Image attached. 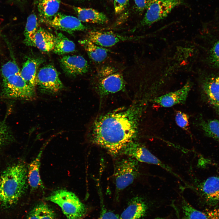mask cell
Here are the masks:
<instances>
[{
	"instance_id": "32",
	"label": "cell",
	"mask_w": 219,
	"mask_h": 219,
	"mask_svg": "<svg viewBox=\"0 0 219 219\" xmlns=\"http://www.w3.org/2000/svg\"><path fill=\"white\" fill-rule=\"evenodd\" d=\"M129 0H114V7L116 14L121 13L125 9Z\"/></svg>"
},
{
	"instance_id": "26",
	"label": "cell",
	"mask_w": 219,
	"mask_h": 219,
	"mask_svg": "<svg viewBox=\"0 0 219 219\" xmlns=\"http://www.w3.org/2000/svg\"><path fill=\"white\" fill-rule=\"evenodd\" d=\"M199 125L206 135L219 142V120H202Z\"/></svg>"
},
{
	"instance_id": "29",
	"label": "cell",
	"mask_w": 219,
	"mask_h": 219,
	"mask_svg": "<svg viewBox=\"0 0 219 219\" xmlns=\"http://www.w3.org/2000/svg\"><path fill=\"white\" fill-rule=\"evenodd\" d=\"M189 116L187 114L180 111L176 112L175 120L177 126L181 128L187 130L189 126Z\"/></svg>"
},
{
	"instance_id": "24",
	"label": "cell",
	"mask_w": 219,
	"mask_h": 219,
	"mask_svg": "<svg viewBox=\"0 0 219 219\" xmlns=\"http://www.w3.org/2000/svg\"><path fill=\"white\" fill-rule=\"evenodd\" d=\"M75 45L61 33H57L53 51L58 54L71 52L75 50Z\"/></svg>"
},
{
	"instance_id": "34",
	"label": "cell",
	"mask_w": 219,
	"mask_h": 219,
	"mask_svg": "<svg viewBox=\"0 0 219 219\" xmlns=\"http://www.w3.org/2000/svg\"><path fill=\"white\" fill-rule=\"evenodd\" d=\"M40 204L34 207L29 213L27 219H40Z\"/></svg>"
},
{
	"instance_id": "3",
	"label": "cell",
	"mask_w": 219,
	"mask_h": 219,
	"mask_svg": "<svg viewBox=\"0 0 219 219\" xmlns=\"http://www.w3.org/2000/svg\"><path fill=\"white\" fill-rule=\"evenodd\" d=\"M3 96L7 98L29 99L35 95L34 89L26 82L21 71L14 60H10L2 66Z\"/></svg>"
},
{
	"instance_id": "19",
	"label": "cell",
	"mask_w": 219,
	"mask_h": 219,
	"mask_svg": "<svg viewBox=\"0 0 219 219\" xmlns=\"http://www.w3.org/2000/svg\"><path fill=\"white\" fill-rule=\"evenodd\" d=\"M74 10L78 18L81 22L98 24L107 23L109 21L103 13L92 8L74 7Z\"/></svg>"
},
{
	"instance_id": "7",
	"label": "cell",
	"mask_w": 219,
	"mask_h": 219,
	"mask_svg": "<svg viewBox=\"0 0 219 219\" xmlns=\"http://www.w3.org/2000/svg\"><path fill=\"white\" fill-rule=\"evenodd\" d=\"M183 0H158L147 9L141 21V27L149 26L166 17L176 7L183 3Z\"/></svg>"
},
{
	"instance_id": "13",
	"label": "cell",
	"mask_w": 219,
	"mask_h": 219,
	"mask_svg": "<svg viewBox=\"0 0 219 219\" xmlns=\"http://www.w3.org/2000/svg\"><path fill=\"white\" fill-rule=\"evenodd\" d=\"M201 87L205 99L219 115V75L206 77L201 82Z\"/></svg>"
},
{
	"instance_id": "30",
	"label": "cell",
	"mask_w": 219,
	"mask_h": 219,
	"mask_svg": "<svg viewBox=\"0 0 219 219\" xmlns=\"http://www.w3.org/2000/svg\"><path fill=\"white\" fill-rule=\"evenodd\" d=\"M40 219H56V214L54 210L46 204L40 203Z\"/></svg>"
},
{
	"instance_id": "18",
	"label": "cell",
	"mask_w": 219,
	"mask_h": 219,
	"mask_svg": "<svg viewBox=\"0 0 219 219\" xmlns=\"http://www.w3.org/2000/svg\"><path fill=\"white\" fill-rule=\"evenodd\" d=\"M147 210V205L143 199L134 197L121 214L120 219H139L145 214Z\"/></svg>"
},
{
	"instance_id": "9",
	"label": "cell",
	"mask_w": 219,
	"mask_h": 219,
	"mask_svg": "<svg viewBox=\"0 0 219 219\" xmlns=\"http://www.w3.org/2000/svg\"><path fill=\"white\" fill-rule=\"evenodd\" d=\"M36 80L37 85L44 92L56 93L63 87L57 70L50 64L46 65L40 69L37 73Z\"/></svg>"
},
{
	"instance_id": "17",
	"label": "cell",
	"mask_w": 219,
	"mask_h": 219,
	"mask_svg": "<svg viewBox=\"0 0 219 219\" xmlns=\"http://www.w3.org/2000/svg\"><path fill=\"white\" fill-rule=\"evenodd\" d=\"M43 61L40 58H29L23 65L21 76L27 84L33 89L37 85L38 69Z\"/></svg>"
},
{
	"instance_id": "22",
	"label": "cell",
	"mask_w": 219,
	"mask_h": 219,
	"mask_svg": "<svg viewBox=\"0 0 219 219\" xmlns=\"http://www.w3.org/2000/svg\"><path fill=\"white\" fill-rule=\"evenodd\" d=\"M86 51L89 58L94 62L100 63L107 57L109 50L85 38L79 41Z\"/></svg>"
},
{
	"instance_id": "28",
	"label": "cell",
	"mask_w": 219,
	"mask_h": 219,
	"mask_svg": "<svg viewBox=\"0 0 219 219\" xmlns=\"http://www.w3.org/2000/svg\"><path fill=\"white\" fill-rule=\"evenodd\" d=\"M12 134L7 124L5 122L0 121V149L10 141Z\"/></svg>"
},
{
	"instance_id": "5",
	"label": "cell",
	"mask_w": 219,
	"mask_h": 219,
	"mask_svg": "<svg viewBox=\"0 0 219 219\" xmlns=\"http://www.w3.org/2000/svg\"><path fill=\"white\" fill-rule=\"evenodd\" d=\"M96 87L100 96L103 97L123 89L124 80L122 73L110 66L101 68L96 75Z\"/></svg>"
},
{
	"instance_id": "33",
	"label": "cell",
	"mask_w": 219,
	"mask_h": 219,
	"mask_svg": "<svg viewBox=\"0 0 219 219\" xmlns=\"http://www.w3.org/2000/svg\"><path fill=\"white\" fill-rule=\"evenodd\" d=\"M99 219H120V217L117 214L103 207Z\"/></svg>"
},
{
	"instance_id": "6",
	"label": "cell",
	"mask_w": 219,
	"mask_h": 219,
	"mask_svg": "<svg viewBox=\"0 0 219 219\" xmlns=\"http://www.w3.org/2000/svg\"><path fill=\"white\" fill-rule=\"evenodd\" d=\"M138 161L129 157L117 161L115 165L114 177L116 189L121 191L131 184L139 173Z\"/></svg>"
},
{
	"instance_id": "12",
	"label": "cell",
	"mask_w": 219,
	"mask_h": 219,
	"mask_svg": "<svg viewBox=\"0 0 219 219\" xmlns=\"http://www.w3.org/2000/svg\"><path fill=\"white\" fill-rule=\"evenodd\" d=\"M85 39L103 47H112L121 42L132 40L133 36H124L112 32L92 30L87 34Z\"/></svg>"
},
{
	"instance_id": "23",
	"label": "cell",
	"mask_w": 219,
	"mask_h": 219,
	"mask_svg": "<svg viewBox=\"0 0 219 219\" xmlns=\"http://www.w3.org/2000/svg\"><path fill=\"white\" fill-rule=\"evenodd\" d=\"M61 0H37L39 15L43 22L52 19L57 12Z\"/></svg>"
},
{
	"instance_id": "27",
	"label": "cell",
	"mask_w": 219,
	"mask_h": 219,
	"mask_svg": "<svg viewBox=\"0 0 219 219\" xmlns=\"http://www.w3.org/2000/svg\"><path fill=\"white\" fill-rule=\"evenodd\" d=\"M209 51L208 60L210 64L219 69V40L214 43Z\"/></svg>"
},
{
	"instance_id": "21",
	"label": "cell",
	"mask_w": 219,
	"mask_h": 219,
	"mask_svg": "<svg viewBox=\"0 0 219 219\" xmlns=\"http://www.w3.org/2000/svg\"><path fill=\"white\" fill-rule=\"evenodd\" d=\"M55 36L52 33L42 28H38L34 37V46L40 50L49 52L53 50Z\"/></svg>"
},
{
	"instance_id": "14",
	"label": "cell",
	"mask_w": 219,
	"mask_h": 219,
	"mask_svg": "<svg viewBox=\"0 0 219 219\" xmlns=\"http://www.w3.org/2000/svg\"><path fill=\"white\" fill-rule=\"evenodd\" d=\"M61 67L67 75L72 77L87 73L89 66L87 61L80 55H66L60 59Z\"/></svg>"
},
{
	"instance_id": "16",
	"label": "cell",
	"mask_w": 219,
	"mask_h": 219,
	"mask_svg": "<svg viewBox=\"0 0 219 219\" xmlns=\"http://www.w3.org/2000/svg\"><path fill=\"white\" fill-rule=\"evenodd\" d=\"M46 146L41 149L37 156L30 163L28 170V182L32 191L44 188L40 174V160L43 150Z\"/></svg>"
},
{
	"instance_id": "4",
	"label": "cell",
	"mask_w": 219,
	"mask_h": 219,
	"mask_svg": "<svg viewBox=\"0 0 219 219\" xmlns=\"http://www.w3.org/2000/svg\"><path fill=\"white\" fill-rule=\"evenodd\" d=\"M45 199L57 205L67 219H83L87 212V207L77 196L66 189L54 191Z\"/></svg>"
},
{
	"instance_id": "1",
	"label": "cell",
	"mask_w": 219,
	"mask_h": 219,
	"mask_svg": "<svg viewBox=\"0 0 219 219\" xmlns=\"http://www.w3.org/2000/svg\"><path fill=\"white\" fill-rule=\"evenodd\" d=\"M143 102L103 115L94 122L90 132L93 143L116 155L134 141L139 120L144 110Z\"/></svg>"
},
{
	"instance_id": "15",
	"label": "cell",
	"mask_w": 219,
	"mask_h": 219,
	"mask_svg": "<svg viewBox=\"0 0 219 219\" xmlns=\"http://www.w3.org/2000/svg\"><path fill=\"white\" fill-rule=\"evenodd\" d=\"M198 187L207 204L214 206L219 203V175L208 177L201 182Z\"/></svg>"
},
{
	"instance_id": "25",
	"label": "cell",
	"mask_w": 219,
	"mask_h": 219,
	"mask_svg": "<svg viewBox=\"0 0 219 219\" xmlns=\"http://www.w3.org/2000/svg\"><path fill=\"white\" fill-rule=\"evenodd\" d=\"M38 19L36 15L32 13L28 17L25 28L24 43L28 46H34L35 35L38 29Z\"/></svg>"
},
{
	"instance_id": "11",
	"label": "cell",
	"mask_w": 219,
	"mask_h": 219,
	"mask_svg": "<svg viewBox=\"0 0 219 219\" xmlns=\"http://www.w3.org/2000/svg\"><path fill=\"white\" fill-rule=\"evenodd\" d=\"M192 82L188 81L179 89L154 98L152 102L164 107H171L174 106L184 104L192 87Z\"/></svg>"
},
{
	"instance_id": "20",
	"label": "cell",
	"mask_w": 219,
	"mask_h": 219,
	"mask_svg": "<svg viewBox=\"0 0 219 219\" xmlns=\"http://www.w3.org/2000/svg\"><path fill=\"white\" fill-rule=\"evenodd\" d=\"M182 208L185 219H219V209L202 211L195 209L184 200L182 202Z\"/></svg>"
},
{
	"instance_id": "31",
	"label": "cell",
	"mask_w": 219,
	"mask_h": 219,
	"mask_svg": "<svg viewBox=\"0 0 219 219\" xmlns=\"http://www.w3.org/2000/svg\"><path fill=\"white\" fill-rule=\"evenodd\" d=\"M158 0H134L135 6L139 12H142Z\"/></svg>"
},
{
	"instance_id": "10",
	"label": "cell",
	"mask_w": 219,
	"mask_h": 219,
	"mask_svg": "<svg viewBox=\"0 0 219 219\" xmlns=\"http://www.w3.org/2000/svg\"><path fill=\"white\" fill-rule=\"evenodd\" d=\"M44 22L54 28L69 34L87 29L78 18L61 13H57L52 19Z\"/></svg>"
},
{
	"instance_id": "35",
	"label": "cell",
	"mask_w": 219,
	"mask_h": 219,
	"mask_svg": "<svg viewBox=\"0 0 219 219\" xmlns=\"http://www.w3.org/2000/svg\"><path fill=\"white\" fill-rule=\"evenodd\" d=\"M164 219V218H162V217H156V218H155V219Z\"/></svg>"
},
{
	"instance_id": "37",
	"label": "cell",
	"mask_w": 219,
	"mask_h": 219,
	"mask_svg": "<svg viewBox=\"0 0 219 219\" xmlns=\"http://www.w3.org/2000/svg\"></svg>"
},
{
	"instance_id": "36",
	"label": "cell",
	"mask_w": 219,
	"mask_h": 219,
	"mask_svg": "<svg viewBox=\"0 0 219 219\" xmlns=\"http://www.w3.org/2000/svg\"><path fill=\"white\" fill-rule=\"evenodd\" d=\"M15 0L17 2H21L22 1H23V0Z\"/></svg>"
},
{
	"instance_id": "8",
	"label": "cell",
	"mask_w": 219,
	"mask_h": 219,
	"mask_svg": "<svg viewBox=\"0 0 219 219\" xmlns=\"http://www.w3.org/2000/svg\"><path fill=\"white\" fill-rule=\"evenodd\" d=\"M120 153L133 158L138 162L157 165L179 177L170 167L163 163L144 146L137 142L133 141L128 144Z\"/></svg>"
},
{
	"instance_id": "2",
	"label": "cell",
	"mask_w": 219,
	"mask_h": 219,
	"mask_svg": "<svg viewBox=\"0 0 219 219\" xmlns=\"http://www.w3.org/2000/svg\"><path fill=\"white\" fill-rule=\"evenodd\" d=\"M28 183V170L24 164L6 169L0 178V207L7 209L16 204L25 193Z\"/></svg>"
}]
</instances>
